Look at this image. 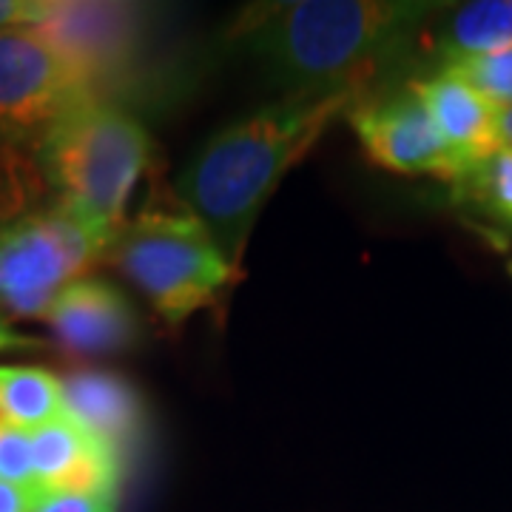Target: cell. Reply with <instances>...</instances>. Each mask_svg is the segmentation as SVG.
Listing matches in <instances>:
<instances>
[{
  "instance_id": "obj_1",
  "label": "cell",
  "mask_w": 512,
  "mask_h": 512,
  "mask_svg": "<svg viewBox=\"0 0 512 512\" xmlns=\"http://www.w3.org/2000/svg\"><path fill=\"white\" fill-rule=\"evenodd\" d=\"M433 9V3L390 0L259 3L239 15L231 40L285 97L362 92Z\"/></svg>"
},
{
  "instance_id": "obj_2",
  "label": "cell",
  "mask_w": 512,
  "mask_h": 512,
  "mask_svg": "<svg viewBox=\"0 0 512 512\" xmlns=\"http://www.w3.org/2000/svg\"><path fill=\"white\" fill-rule=\"evenodd\" d=\"M362 92L288 94L217 131L180 180V202L239 271L262 205L328 126Z\"/></svg>"
},
{
  "instance_id": "obj_3",
  "label": "cell",
  "mask_w": 512,
  "mask_h": 512,
  "mask_svg": "<svg viewBox=\"0 0 512 512\" xmlns=\"http://www.w3.org/2000/svg\"><path fill=\"white\" fill-rule=\"evenodd\" d=\"M37 163L60 197L57 205L117 239L134 185L151 163V137L114 100L89 97L43 134Z\"/></svg>"
},
{
  "instance_id": "obj_4",
  "label": "cell",
  "mask_w": 512,
  "mask_h": 512,
  "mask_svg": "<svg viewBox=\"0 0 512 512\" xmlns=\"http://www.w3.org/2000/svg\"><path fill=\"white\" fill-rule=\"evenodd\" d=\"M109 256L168 328H183L242 276L185 205H146L117 234Z\"/></svg>"
},
{
  "instance_id": "obj_5",
  "label": "cell",
  "mask_w": 512,
  "mask_h": 512,
  "mask_svg": "<svg viewBox=\"0 0 512 512\" xmlns=\"http://www.w3.org/2000/svg\"><path fill=\"white\" fill-rule=\"evenodd\" d=\"M111 245L63 205L0 222V311L43 319L57 293L109 256Z\"/></svg>"
},
{
  "instance_id": "obj_6",
  "label": "cell",
  "mask_w": 512,
  "mask_h": 512,
  "mask_svg": "<svg viewBox=\"0 0 512 512\" xmlns=\"http://www.w3.org/2000/svg\"><path fill=\"white\" fill-rule=\"evenodd\" d=\"M89 97V83L35 26L0 32V143L37 148L66 111Z\"/></svg>"
},
{
  "instance_id": "obj_7",
  "label": "cell",
  "mask_w": 512,
  "mask_h": 512,
  "mask_svg": "<svg viewBox=\"0 0 512 512\" xmlns=\"http://www.w3.org/2000/svg\"><path fill=\"white\" fill-rule=\"evenodd\" d=\"M348 123L365 148L367 160L379 168L410 177H436L453 188L470 171L447 146L410 86L379 97L362 94L348 109Z\"/></svg>"
},
{
  "instance_id": "obj_8",
  "label": "cell",
  "mask_w": 512,
  "mask_h": 512,
  "mask_svg": "<svg viewBox=\"0 0 512 512\" xmlns=\"http://www.w3.org/2000/svg\"><path fill=\"white\" fill-rule=\"evenodd\" d=\"M143 9L128 3H69L35 26L60 55L89 83L94 97L111 100V92L126 83L143 43Z\"/></svg>"
},
{
  "instance_id": "obj_9",
  "label": "cell",
  "mask_w": 512,
  "mask_h": 512,
  "mask_svg": "<svg viewBox=\"0 0 512 512\" xmlns=\"http://www.w3.org/2000/svg\"><path fill=\"white\" fill-rule=\"evenodd\" d=\"M43 319L63 348L83 356L117 353L137 339V313L126 293L89 276L57 293Z\"/></svg>"
},
{
  "instance_id": "obj_10",
  "label": "cell",
  "mask_w": 512,
  "mask_h": 512,
  "mask_svg": "<svg viewBox=\"0 0 512 512\" xmlns=\"http://www.w3.org/2000/svg\"><path fill=\"white\" fill-rule=\"evenodd\" d=\"M37 490L117 493L120 450L66 413L32 433Z\"/></svg>"
},
{
  "instance_id": "obj_11",
  "label": "cell",
  "mask_w": 512,
  "mask_h": 512,
  "mask_svg": "<svg viewBox=\"0 0 512 512\" xmlns=\"http://www.w3.org/2000/svg\"><path fill=\"white\" fill-rule=\"evenodd\" d=\"M433 117L439 134L467 168L484 163L504 146L498 109L456 69L441 66L430 77L407 83Z\"/></svg>"
},
{
  "instance_id": "obj_12",
  "label": "cell",
  "mask_w": 512,
  "mask_h": 512,
  "mask_svg": "<svg viewBox=\"0 0 512 512\" xmlns=\"http://www.w3.org/2000/svg\"><path fill=\"white\" fill-rule=\"evenodd\" d=\"M66 413L94 436L109 441L114 450L131 447L146 427V410L137 390L114 376L97 370H80L63 379Z\"/></svg>"
},
{
  "instance_id": "obj_13",
  "label": "cell",
  "mask_w": 512,
  "mask_h": 512,
  "mask_svg": "<svg viewBox=\"0 0 512 512\" xmlns=\"http://www.w3.org/2000/svg\"><path fill=\"white\" fill-rule=\"evenodd\" d=\"M66 416L63 379L43 367H0V421L35 433Z\"/></svg>"
},
{
  "instance_id": "obj_14",
  "label": "cell",
  "mask_w": 512,
  "mask_h": 512,
  "mask_svg": "<svg viewBox=\"0 0 512 512\" xmlns=\"http://www.w3.org/2000/svg\"><path fill=\"white\" fill-rule=\"evenodd\" d=\"M512 46V0H476L450 15L439 35L441 66L467 55Z\"/></svg>"
},
{
  "instance_id": "obj_15",
  "label": "cell",
  "mask_w": 512,
  "mask_h": 512,
  "mask_svg": "<svg viewBox=\"0 0 512 512\" xmlns=\"http://www.w3.org/2000/svg\"><path fill=\"white\" fill-rule=\"evenodd\" d=\"M453 191L461 200L478 205L487 217L512 228V146L504 143L493 157L473 165Z\"/></svg>"
},
{
  "instance_id": "obj_16",
  "label": "cell",
  "mask_w": 512,
  "mask_h": 512,
  "mask_svg": "<svg viewBox=\"0 0 512 512\" xmlns=\"http://www.w3.org/2000/svg\"><path fill=\"white\" fill-rule=\"evenodd\" d=\"M444 66L456 69L464 80H470L498 111L512 106V46L495 49V52H481V55L458 57Z\"/></svg>"
},
{
  "instance_id": "obj_17",
  "label": "cell",
  "mask_w": 512,
  "mask_h": 512,
  "mask_svg": "<svg viewBox=\"0 0 512 512\" xmlns=\"http://www.w3.org/2000/svg\"><path fill=\"white\" fill-rule=\"evenodd\" d=\"M0 481L37 487L35 456H32V433L9 427L0 421Z\"/></svg>"
},
{
  "instance_id": "obj_18",
  "label": "cell",
  "mask_w": 512,
  "mask_h": 512,
  "mask_svg": "<svg viewBox=\"0 0 512 512\" xmlns=\"http://www.w3.org/2000/svg\"><path fill=\"white\" fill-rule=\"evenodd\" d=\"M32 512H117V493L37 490Z\"/></svg>"
},
{
  "instance_id": "obj_19",
  "label": "cell",
  "mask_w": 512,
  "mask_h": 512,
  "mask_svg": "<svg viewBox=\"0 0 512 512\" xmlns=\"http://www.w3.org/2000/svg\"><path fill=\"white\" fill-rule=\"evenodd\" d=\"M57 9V0H0V32L40 26Z\"/></svg>"
},
{
  "instance_id": "obj_20",
  "label": "cell",
  "mask_w": 512,
  "mask_h": 512,
  "mask_svg": "<svg viewBox=\"0 0 512 512\" xmlns=\"http://www.w3.org/2000/svg\"><path fill=\"white\" fill-rule=\"evenodd\" d=\"M37 487H20L0 481V512H32Z\"/></svg>"
},
{
  "instance_id": "obj_21",
  "label": "cell",
  "mask_w": 512,
  "mask_h": 512,
  "mask_svg": "<svg viewBox=\"0 0 512 512\" xmlns=\"http://www.w3.org/2000/svg\"><path fill=\"white\" fill-rule=\"evenodd\" d=\"M40 348H46V342H43V339L18 333V330L9 325V319L0 313V353H3V350H40Z\"/></svg>"
},
{
  "instance_id": "obj_22",
  "label": "cell",
  "mask_w": 512,
  "mask_h": 512,
  "mask_svg": "<svg viewBox=\"0 0 512 512\" xmlns=\"http://www.w3.org/2000/svg\"><path fill=\"white\" fill-rule=\"evenodd\" d=\"M498 126H501V137H504V143L512 146V106L498 111Z\"/></svg>"
}]
</instances>
